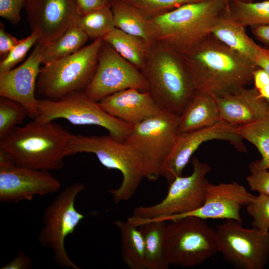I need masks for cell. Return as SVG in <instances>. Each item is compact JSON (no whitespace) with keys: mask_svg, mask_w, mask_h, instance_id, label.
I'll use <instances>...</instances> for the list:
<instances>
[{"mask_svg":"<svg viewBox=\"0 0 269 269\" xmlns=\"http://www.w3.org/2000/svg\"><path fill=\"white\" fill-rule=\"evenodd\" d=\"M255 88L260 96L269 103V75L262 68L258 67L253 73Z\"/></svg>","mask_w":269,"mask_h":269,"instance_id":"obj_37","label":"cell"},{"mask_svg":"<svg viewBox=\"0 0 269 269\" xmlns=\"http://www.w3.org/2000/svg\"><path fill=\"white\" fill-rule=\"evenodd\" d=\"M179 55L195 91L214 97L247 87L258 67L211 34Z\"/></svg>","mask_w":269,"mask_h":269,"instance_id":"obj_1","label":"cell"},{"mask_svg":"<svg viewBox=\"0 0 269 269\" xmlns=\"http://www.w3.org/2000/svg\"><path fill=\"white\" fill-rule=\"evenodd\" d=\"M214 139L227 141L238 151L247 152L238 128L221 121L210 127L178 134L163 163L160 176L169 184L175 178L182 176L184 168L201 144Z\"/></svg>","mask_w":269,"mask_h":269,"instance_id":"obj_15","label":"cell"},{"mask_svg":"<svg viewBox=\"0 0 269 269\" xmlns=\"http://www.w3.org/2000/svg\"><path fill=\"white\" fill-rule=\"evenodd\" d=\"M166 222L146 221L138 223L143 237L146 269H166L169 265L163 252L164 234Z\"/></svg>","mask_w":269,"mask_h":269,"instance_id":"obj_24","label":"cell"},{"mask_svg":"<svg viewBox=\"0 0 269 269\" xmlns=\"http://www.w3.org/2000/svg\"><path fill=\"white\" fill-rule=\"evenodd\" d=\"M60 125L35 119L24 126H17L0 140V147L10 155L18 165L33 169L53 170L62 169L64 159L70 155L72 136Z\"/></svg>","mask_w":269,"mask_h":269,"instance_id":"obj_2","label":"cell"},{"mask_svg":"<svg viewBox=\"0 0 269 269\" xmlns=\"http://www.w3.org/2000/svg\"><path fill=\"white\" fill-rule=\"evenodd\" d=\"M121 56L141 70L151 45L143 39L115 28L104 38Z\"/></svg>","mask_w":269,"mask_h":269,"instance_id":"obj_25","label":"cell"},{"mask_svg":"<svg viewBox=\"0 0 269 269\" xmlns=\"http://www.w3.org/2000/svg\"><path fill=\"white\" fill-rule=\"evenodd\" d=\"M114 224L121 237V255L131 269H146L143 239L138 228L128 220H117Z\"/></svg>","mask_w":269,"mask_h":269,"instance_id":"obj_26","label":"cell"},{"mask_svg":"<svg viewBox=\"0 0 269 269\" xmlns=\"http://www.w3.org/2000/svg\"><path fill=\"white\" fill-rule=\"evenodd\" d=\"M134 6L149 18L171 11L183 5L206 0H122Z\"/></svg>","mask_w":269,"mask_h":269,"instance_id":"obj_32","label":"cell"},{"mask_svg":"<svg viewBox=\"0 0 269 269\" xmlns=\"http://www.w3.org/2000/svg\"><path fill=\"white\" fill-rule=\"evenodd\" d=\"M140 71L160 109L180 115L195 89L179 55L154 43Z\"/></svg>","mask_w":269,"mask_h":269,"instance_id":"obj_4","label":"cell"},{"mask_svg":"<svg viewBox=\"0 0 269 269\" xmlns=\"http://www.w3.org/2000/svg\"><path fill=\"white\" fill-rule=\"evenodd\" d=\"M256 64L258 67L264 69L269 75V49L259 45Z\"/></svg>","mask_w":269,"mask_h":269,"instance_id":"obj_42","label":"cell"},{"mask_svg":"<svg viewBox=\"0 0 269 269\" xmlns=\"http://www.w3.org/2000/svg\"><path fill=\"white\" fill-rule=\"evenodd\" d=\"M254 197L255 195L248 192L243 185L236 181L218 184H212L208 182L205 200L200 208L184 214L157 218L152 220L167 222L193 216L205 220L208 219L234 220L243 223L241 210Z\"/></svg>","mask_w":269,"mask_h":269,"instance_id":"obj_16","label":"cell"},{"mask_svg":"<svg viewBox=\"0 0 269 269\" xmlns=\"http://www.w3.org/2000/svg\"><path fill=\"white\" fill-rule=\"evenodd\" d=\"M163 252L169 266L192 268L202 264L219 253L215 230L196 217L170 221L165 228Z\"/></svg>","mask_w":269,"mask_h":269,"instance_id":"obj_7","label":"cell"},{"mask_svg":"<svg viewBox=\"0 0 269 269\" xmlns=\"http://www.w3.org/2000/svg\"><path fill=\"white\" fill-rule=\"evenodd\" d=\"M75 24L82 30L89 38L94 40L103 38L116 28L111 6L108 5L80 15Z\"/></svg>","mask_w":269,"mask_h":269,"instance_id":"obj_29","label":"cell"},{"mask_svg":"<svg viewBox=\"0 0 269 269\" xmlns=\"http://www.w3.org/2000/svg\"><path fill=\"white\" fill-rule=\"evenodd\" d=\"M24 8L31 31L45 46L74 25L80 15L75 0H26Z\"/></svg>","mask_w":269,"mask_h":269,"instance_id":"obj_17","label":"cell"},{"mask_svg":"<svg viewBox=\"0 0 269 269\" xmlns=\"http://www.w3.org/2000/svg\"><path fill=\"white\" fill-rule=\"evenodd\" d=\"M32 267V263L30 259L22 251H20L14 259L1 269H30Z\"/></svg>","mask_w":269,"mask_h":269,"instance_id":"obj_39","label":"cell"},{"mask_svg":"<svg viewBox=\"0 0 269 269\" xmlns=\"http://www.w3.org/2000/svg\"><path fill=\"white\" fill-rule=\"evenodd\" d=\"M80 15L102 7L105 4L102 0H75Z\"/></svg>","mask_w":269,"mask_h":269,"instance_id":"obj_40","label":"cell"},{"mask_svg":"<svg viewBox=\"0 0 269 269\" xmlns=\"http://www.w3.org/2000/svg\"><path fill=\"white\" fill-rule=\"evenodd\" d=\"M26 0H0V15L16 25L20 19V11Z\"/></svg>","mask_w":269,"mask_h":269,"instance_id":"obj_36","label":"cell"},{"mask_svg":"<svg viewBox=\"0 0 269 269\" xmlns=\"http://www.w3.org/2000/svg\"><path fill=\"white\" fill-rule=\"evenodd\" d=\"M115 27L140 37L153 44L149 29V18L137 8L122 0H113L111 4Z\"/></svg>","mask_w":269,"mask_h":269,"instance_id":"obj_23","label":"cell"},{"mask_svg":"<svg viewBox=\"0 0 269 269\" xmlns=\"http://www.w3.org/2000/svg\"><path fill=\"white\" fill-rule=\"evenodd\" d=\"M39 39L38 35L31 32L30 35L18 40V43L9 52L0 63V74L8 71L21 61L29 50Z\"/></svg>","mask_w":269,"mask_h":269,"instance_id":"obj_34","label":"cell"},{"mask_svg":"<svg viewBox=\"0 0 269 269\" xmlns=\"http://www.w3.org/2000/svg\"><path fill=\"white\" fill-rule=\"evenodd\" d=\"M19 40L5 31L3 23L0 24V56L4 59Z\"/></svg>","mask_w":269,"mask_h":269,"instance_id":"obj_38","label":"cell"},{"mask_svg":"<svg viewBox=\"0 0 269 269\" xmlns=\"http://www.w3.org/2000/svg\"><path fill=\"white\" fill-rule=\"evenodd\" d=\"M45 45L37 42L28 58L19 66L0 74V96L20 103L33 119L39 115L38 101L35 97L36 82L42 63Z\"/></svg>","mask_w":269,"mask_h":269,"instance_id":"obj_18","label":"cell"},{"mask_svg":"<svg viewBox=\"0 0 269 269\" xmlns=\"http://www.w3.org/2000/svg\"><path fill=\"white\" fill-rule=\"evenodd\" d=\"M69 151L70 155L81 152L93 153L105 167L121 172V184L118 188L109 190L115 204L129 200L145 178L143 163L139 153L126 141L109 135L72 134Z\"/></svg>","mask_w":269,"mask_h":269,"instance_id":"obj_5","label":"cell"},{"mask_svg":"<svg viewBox=\"0 0 269 269\" xmlns=\"http://www.w3.org/2000/svg\"><path fill=\"white\" fill-rule=\"evenodd\" d=\"M243 223L226 220L215 230L218 252L238 269H263L269 258V233L244 227Z\"/></svg>","mask_w":269,"mask_h":269,"instance_id":"obj_11","label":"cell"},{"mask_svg":"<svg viewBox=\"0 0 269 269\" xmlns=\"http://www.w3.org/2000/svg\"><path fill=\"white\" fill-rule=\"evenodd\" d=\"M103 2L106 4V5H110L112 1L113 0H102Z\"/></svg>","mask_w":269,"mask_h":269,"instance_id":"obj_43","label":"cell"},{"mask_svg":"<svg viewBox=\"0 0 269 269\" xmlns=\"http://www.w3.org/2000/svg\"><path fill=\"white\" fill-rule=\"evenodd\" d=\"M245 29L232 17L226 6L217 18L211 34L256 65L259 45L248 35Z\"/></svg>","mask_w":269,"mask_h":269,"instance_id":"obj_21","label":"cell"},{"mask_svg":"<svg viewBox=\"0 0 269 269\" xmlns=\"http://www.w3.org/2000/svg\"><path fill=\"white\" fill-rule=\"evenodd\" d=\"M250 28L258 40L269 47V25L252 26Z\"/></svg>","mask_w":269,"mask_h":269,"instance_id":"obj_41","label":"cell"},{"mask_svg":"<svg viewBox=\"0 0 269 269\" xmlns=\"http://www.w3.org/2000/svg\"><path fill=\"white\" fill-rule=\"evenodd\" d=\"M221 121L214 97L195 91L179 115L177 133L179 134L210 127Z\"/></svg>","mask_w":269,"mask_h":269,"instance_id":"obj_22","label":"cell"},{"mask_svg":"<svg viewBox=\"0 0 269 269\" xmlns=\"http://www.w3.org/2000/svg\"><path fill=\"white\" fill-rule=\"evenodd\" d=\"M222 0L226 6H228L231 0Z\"/></svg>","mask_w":269,"mask_h":269,"instance_id":"obj_44","label":"cell"},{"mask_svg":"<svg viewBox=\"0 0 269 269\" xmlns=\"http://www.w3.org/2000/svg\"><path fill=\"white\" fill-rule=\"evenodd\" d=\"M85 189V185L80 182L66 186L44 212L43 227L39 234L38 241L52 250L54 261L63 268L80 269L67 254L64 241L84 218V215L76 210L75 202L77 195Z\"/></svg>","mask_w":269,"mask_h":269,"instance_id":"obj_10","label":"cell"},{"mask_svg":"<svg viewBox=\"0 0 269 269\" xmlns=\"http://www.w3.org/2000/svg\"><path fill=\"white\" fill-rule=\"evenodd\" d=\"M247 213L252 217V228L269 233V195L259 194L246 206Z\"/></svg>","mask_w":269,"mask_h":269,"instance_id":"obj_33","label":"cell"},{"mask_svg":"<svg viewBox=\"0 0 269 269\" xmlns=\"http://www.w3.org/2000/svg\"><path fill=\"white\" fill-rule=\"evenodd\" d=\"M242 1L246 2H254L256 1H258L259 0H239Z\"/></svg>","mask_w":269,"mask_h":269,"instance_id":"obj_45","label":"cell"},{"mask_svg":"<svg viewBox=\"0 0 269 269\" xmlns=\"http://www.w3.org/2000/svg\"><path fill=\"white\" fill-rule=\"evenodd\" d=\"M130 88L148 91L149 86L141 71L104 41L95 74L84 92L91 99L99 102L111 94Z\"/></svg>","mask_w":269,"mask_h":269,"instance_id":"obj_13","label":"cell"},{"mask_svg":"<svg viewBox=\"0 0 269 269\" xmlns=\"http://www.w3.org/2000/svg\"><path fill=\"white\" fill-rule=\"evenodd\" d=\"M179 115L161 110L133 127L125 141L141 156L145 178L155 181L160 176L162 166L169 154L178 135Z\"/></svg>","mask_w":269,"mask_h":269,"instance_id":"obj_8","label":"cell"},{"mask_svg":"<svg viewBox=\"0 0 269 269\" xmlns=\"http://www.w3.org/2000/svg\"><path fill=\"white\" fill-rule=\"evenodd\" d=\"M237 128L243 139L253 144L261 153L260 166L269 169V112L259 121Z\"/></svg>","mask_w":269,"mask_h":269,"instance_id":"obj_30","label":"cell"},{"mask_svg":"<svg viewBox=\"0 0 269 269\" xmlns=\"http://www.w3.org/2000/svg\"><path fill=\"white\" fill-rule=\"evenodd\" d=\"M89 39L76 25L68 28L53 42L45 46L42 53V61L45 65L70 55L83 47Z\"/></svg>","mask_w":269,"mask_h":269,"instance_id":"obj_27","label":"cell"},{"mask_svg":"<svg viewBox=\"0 0 269 269\" xmlns=\"http://www.w3.org/2000/svg\"><path fill=\"white\" fill-rule=\"evenodd\" d=\"M61 186L49 171L18 165L6 150L0 149V202L30 201L36 195L55 193Z\"/></svg>","mask_w":269,"mask_h":269,"instance_id":"obj_14","label":"cell"},{"mask_svg":"<svg viewBox=\"0 0 269 269\" xmlns=\"http://www.w3.org/2000/svg\"><path fill=\"white\" fill-rule=\"evenodd\" d=\"M99 103L109 115L132 127L157 115L161 110L148 91L135 88L116 92Z\"/></svg>","mask_w":269,"mask_h":269,"instance_id":"obj_20","label":"cell"},{"mask_svg":"<svg viewBox=\"0 0 269 269\" xmlns=\"http://www.w3.org/2000/svg\"><path fill=\"white\" fill-rule=\"evenodd\" d=\"M39 115L34 119L41 123L64 119L75 125H94L103 127L109 135L125 141L133 127L107 113L99 102L89 98L84 91L70 93L51 101L39 99Z\"/></svg>","mask_w":269,"mask_h":269,"instance_id":"obj_9","label":"cell"},{"mask_svg":"<svg viewBox=\"0 0 269 269\" xmlns=\"http://www.w3.org/2000/svg\"><path fill=\"white\" fill-rule=\"evenodd\" d=\"M250 173L246 180L250 189L259 194L269 195V171L261 167L258 160L250 163Z\"/></svg>","mask_w":269,"mask_h":269,"instance_id":"obj_35","label":"cell"},{"mask_svg":"<svg viewBox=\"0 0 269 269\" xmlns=\"http://www.w3.org/2000/svg\"><path fill=\"white\" fill-rule=\"evenodd\" d=\"M103 38L94 40L76 52L40 68L36 93L42 100H58L84 91L95 74Z\"/></svg>","mask_w":269,"mask_h":269,"instance_id":"obj_6","label":"cell"},{"mask_svg":"<svg viewBox=\"0 0 269 269\" xmlns=\"http://www.w3.org/2000/svg\"><path fill=\"white\" fill-rule=\"evenodd\" d=\"M193 171L187 176L176 177L169 185L165 197L160 202L149 206L135 208L133 216L141 219H154L184 214L195 210L204 203L206 178L211 167L194 157Z\"/></svg>","mask_w":269,"mask_h":269,"instance_id":"obj_12","label":"cell"},{"mask_svg":"<svg viewBox=\"0 0 269 269\" xmlns=\"http://www.w3.org/2000/svg\"><path fill=\"white\" fill-rule=\"evenodd\" d=\"M228 7L232 17L245 28L269 25V0H231Z\"/></svg>","mask_w":269,"mask_h":269,"instance_id":"obj_28","label":"cell"},{"mask_svg":"<svg viewBox=\"0 0 269 269\" xmlns=\"http://www.w3.org/2000/svg\"><path fill=\"white\" fill-rule=\"evenodd\" d=\"M28 113L18 102L0 97V140L7 137L17 126L22 124Z\"/></svg>","mask_w":269,"mask_h":269,"instance_id":"obj_31","label":"cell"},{"mask_svg":"<svg viewBox=\"0 0 269 269\" xmlns=\"http://www.w3.org/2000/svg\"><path fill=\"white\" fill-rule=\"evenodd\" d=\"M221 121L239 127L259 121L269 112V103L255 88L214 97Z\"/></svg>","mask_w":269,"mask_h":269,"instance_id":"obj_19","label":"cell"},{"mask_svg":"<svg viewBox=\"0 0 269 269\" xmlns=\"http://www.w3.org/2000/svg\"><path fill=\"white\" fill-rule=\"evenodd\" d=\"M225 7L221 0H206L149 18L153 44L178 54L188 51L211 34L213 24Z\"/></svg>","mask_w":269,"mask_h":269,"instance_id":"obj_3","label":"cell"}]
</instances>
